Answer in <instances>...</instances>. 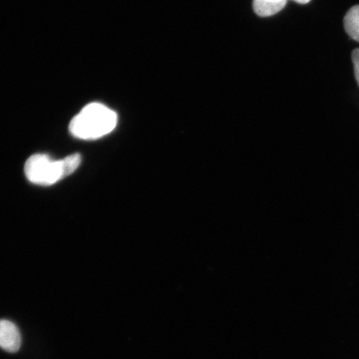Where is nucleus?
<instances>
[{
  "instance_id": "1",
  "label": "nucleus",
  "mask_w": 359,
  "mask_h": 359,
  "mask_svg": "<svg viewBox=\"0 0 359 359\" xmlns=\"http://www.w3.org/2000/svg\"><path fill=\"white\" fill-rule=\"evenodd\" d=\"M118 123V115L101 103L94 102L83 107L69 124L74 137L93 140L114 131Z\"/></svg>"
},
{
  "instance_id": "2",
  "label": "nucleus",
  "mask_w": 359,
  "mask_h": 359,
  "mask_svg": "<svg viewBox=\"0 0 359 359\" xmlns=\"http://www.w3.org/2000/svg\"><path fill=\"white\" fill-rule=\"evenodd\" d=\"M81 155L72 154L64 159L53 160L48 155L35 154L27 160L25 172L30 182L36 185L51 186L69 176L81 164Z\"/></svg>"
},
{
  "instance_id": "3",
  "label": "nucleus",
  "mask_w": 359,
  "mask_h": 359,
  "mask_svg": "<svg viewBox=\"0 0 359 359\" xmlns=\"http://www.w3.org/2000/svg\"><path fill=\"white\" fill-rule=\"evenodd\" d=\"M20 345L21 335L17 326L8 320H0V347L8 352L15 353Z\"/></svg>"
},
{
  "instance_id": "4",
  "label": "nucleus",
  "mask_w": 359,
  "mask_h": 359,
  "mask_svg": "<svg viewBox=\"0 0 359 359\" xmlns=\"http://www.w3.org/2000/svg\"><path fill=\"white\" fill-rule=\"evenodd\" d=\"M287 0H253L254 11L260 17H271L280 12Z\"/></svg>"
},
{
  "instance_id": "5",
  "label": "nucleus",
  "mask_w": 359,
  "mask_h": 359,
  "mask_svg": "<svg viewBox=\"0 0 359 359\" xmlns=\"http://www.w3.org/2000/svg\"><path fill=\"white\" fill-rule=\"evenodd\" d=\"M344 24L349 37L359 43V6L350 8L344 17Z\"/></svg>"
},
{
  "instance_id": "6",
  "label": "nucleus",
  "mask_w": 359,
  "mask_h": 359,
  "mask_svg": "<svg viewBox=\"0 0 359 359\" xmlns=\"http://www.w3.org/2000/svg\"><path fill=\"white\" fill-rule=\"evenodd\" d=\"M352 60L354 69V75L359 86V48L355 49L352 53Z\"/></svg>"
},
{
  "instance_id": "7",
  "label": "nucleus",
  "mask_w": 359,
  "mask_h": 359,
  "mask_svg": "<svg viewBox=\"0 0 359 359\" xmlns=\"http://www.w3.org/2000/svg\"><path fill=\"white\" fill-rule=\"evenodd\" d=\"M294 1L300 4H306L311 1V0H294Z\"/></svg>"
}]
</instances>
